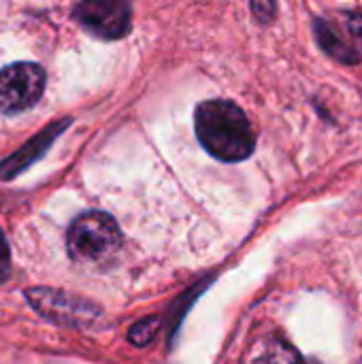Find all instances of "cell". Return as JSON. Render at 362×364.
Returning a JSON list of instances; mask_svg holds the SVG:
<instances>
[{"instance_id":"1","label":"cell","mask_w":362,"mask_h":364,"mask_svg":"<svg viewBox=\"0 0 362 364\" xmlns=\"http://www.w3.org/2000/svg\"><path fill=\"white\" fill-rule=\"evenodd\" d=\"M196 136L203 147L224 160H245L256 147V134L245 113L230 100H207L194 113Z\"/></svg>"},{"instance_id":"2","label":"cell","mask_w":362,"mask_h":364,"mask_svg":"<svg viewBox=\"0 0 362 364\" xmlns=\"http://www.w3.org/2000/svg\"><path fill=\"white\" fill-rule=\"evenodd\" d=\"M122 247L117 222L105 211H85L66 232L68 256L79 264H105Z\"/></svg>"},{"instance_id":"3","label":"cell","mask_w":362,"mask_h":364,"mask_svg":"<svg viewBox=\"0 0 362 364\" xmlns=\"http://www.w3.org/2000/svg\"><path fill=\"white\" fill-rule=\"evenodd\" d=\"M45 92V73L34 62H15L0 70V113L15 115L38 102Z\"/></svg>"},{"instance_id":"4","label":"cell","mask_w":362,"mask_h":364,"mask_svg":"<svg viewBox=\"0 0 362 364\" xmlns=\"http://www.w3.org/2000/svg\"><path fill=\"white\" fill-rule=\"evenodd\" d=\"M75 15L83 28L102 38H119L130 28L128 0H81Z\"/></svg>"},{"instance_id":"5","label":"cell","mask_w":362,"mask_h":364,"mask_svg":"<svg viewBox=\"0 0 362 364\" xmlns=\"http://www.w3.org/2000/svg\"><path fill=\"white\" fill-rule=\"evenodd\" d=\"M43 299H36L34 294L28 292L30 296V303L41 311L45 314L47 318H53L58 322H64V324H83L92 318H96L98 309H94L92 305H83V303H77L75 299H68V296H58L49 290H36Z\"/></svg>"},{"instance_id":"6","label":"cell","mask_w":362,"mask_h":364,"mask_svg":"<svg viewBox=\"0 0 362 364\" xmlns=\"http://www.w3.org/2000/svg\"><path fill=\"white\" fill-rule=\"evenodd\" d=\"M346 21H348V30H350L352 38H354V41H361L362 45V15H350ZM316 30H318V38H320L322 47H324L329 53L337 55V58L344 60V62H356V60L361 58V55L356 53L354 45H352L350 41H346L344 36H339L341 32H339L337 28H333L331 23L318 21V23H316Z\"/></svg>"},{"instance_id":"7","label":"cell","mask_w":362,"mask_h":364,"mask_svg":"<svg viewBox=\"0 0 362 364\" xmlns=\"http://www.w3.org/2000/svg\"><path fill=\"white\" fill-rule=\"evenodd\" d=\"M254 364H309L299 350H294L290 343H286L284 339H273L269 341V346L262 350V354L256 358Z\"/></svg>"},{"instance_id":"8","label":"cell","mask_w":362,"mask_h":364,"mask_svg":"<svg viewBox=\"0 0 362 364\" xmlns=\"http://www.w3.org/2000/svg\"><path fill=\"white\" fill-rule=\"evenodd\" d=\"M160 326V320L156 318H147V320H141L139 324H134L130 328V335L128 339L134 343V346H147L154 337H156V331Z\"/></svg>"},{"instance_id":"9","label":"cell","mask_w":362,"mask_h":364,"mask_svg":"<svg viewBox=\"0 0 362 364\" xmlns=\"http://www.w3.org/2000/svg\"><path fill=\"white\" fill-rule=\"evenodd\" d=\"M252 11L258 21H269L275 13V0H252Z\"/></svg>"},{"instance_id":"10","label":"cell","mask_w":362,"mask_h":364,"mask_svg":"<svg viewBox=\"0 0 362 364\" xmlns=\"http://www.w3.org/2000/svg\"><path fill=\"white\" fill-rule=\"evenodd\" d=\"M9 273H11V250H9V243L0 230V284L6 282Z\"/></svg>"}]
</instances>
